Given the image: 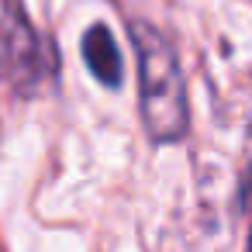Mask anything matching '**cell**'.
Instances as JSON below:
<instances>
[{"label": "cell", "mask_w": 252, "mask_h": 252, "mask_svg": "<svg viewBox=\"0 0 252 252\" xmlns=\"http://www.w3.org/2000/svg\"><path fill=\"white\" fill-rule=\"evenodd\" d=\"M131 42H135V56H138V100H142L145 131L159 145L180 142L190 125L180 59H176L169 38L145 21L131 25Z\"/></svg>", "instance_id": "6da1fadb"}, {"label": "cell", "mask_w": 252, "mask_h": 252, "mask_svg": "<svg viewBox=\"0 0 252 252\" xmlns=\"http://www.w3.org/2000/svg\"><path fill=\"white\" fill-rule=\"evenodd\" d=\"M0 38H4V59H7V69L11 76L18 80V87L32 90L45 80L49 73V56L35 35V28L28 25V18L11 4L0 18Z\"/></svg>", "instance_id": "7a4b0ae2"}, {"label": "cell", "mask_w": 252, "mask_h": 252, "mask_svg": "<svg viewBox=\"0 0 252 252\" xmlns=\"http://www.w3.org/2000/svg\"><path fill=\"white\" fill-rule=\"evenodd\" d=\"M83 59L90 66V73L104 83V87H118L121 83V52H118V42L114 35L104 28V25H94L87 35H83Z\"/></svg>", "instance_id": "3957f363"}, {"label": "cell", "mask_w": 252, "mask_h": 252, "mask_svg": "<svg viewBox=\"0 0 252 252\" xmlns=\"http://www.w3.org/2000/svg\"><path fill=\"white\" fill-rule=\"evenodd\" d=\"M249 252H252V231H249Z\"/></svg>", "instance_id": "277c9868"}]
</instances>
